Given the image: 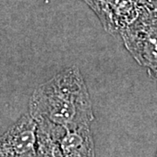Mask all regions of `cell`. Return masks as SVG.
I'll list each match as a JSON object with an SVG mask.
<instances>
[{
	"instance_id": "10",
	"label": "cell",
	"mask_w": 157,
	"mask_h": 157,
	"mask_svg": "<svg viewBox=\"0 0 157 157\" xmlns=\"http://www.w3.org/2000/svg\"><path fill=\"white\" fill-rule=\"evenodd\" d=\"M147 1H148V2H149V3H150V5H151V2H153V1H154V0H147Z\"/></svg>"
},
{
	"instance_id": "4",
	"label": "cell",
	"mask_w": 157,
	"mask_h": 157,
	"mask_svg": "<svg viewBox=\"0 0 157 157\" xmlns=\"http://www.w3.org/2000/svg\"><path fill=\"white\" fill-rule=\"evenodd\" d=\"M36 130L32 115L23 114L0 136V156H36Z\"/></svg>"
},
{
	"instance_id": "7",
	"label": "cell",
	"mask_w": 157,
	"mask_h": 157,
	"mask_svg": "<svg viewBox=\"0 0 157 157\" xmlns=\"http://www.w3.org/2000/svg\"><path fill=\"white\" fill-rule=\"evenodd\" d=\"M151 7L155 10H157V0H154L153 2H151Z\"/></svg>"
},
{
	"instance_id": "6",
	"label": "cell",
	"mask_w": 157,
	"mask_h": 157,
	"mask_svg": "<svg viewBox=\"0 0 157 157\" xmlns=\"http://www.w3.org/2000/svg\"><path fill=\"white\" fill-rule=\"evenodd\" d=\"M34 120L37 123L36 156H63L59 140L66 129L45 119Z\"/></svg>"
},
{
	"instance_id": "2",
	"label": "cell",
	"mask_w": 157,
	"mask_h": 157,
	"mask_svg": "<svg viewBox=\"0 0 157 157\" xmlns=\"http://www.w3.org/2000/svg\"><path fill=\"white\" fill-rule=\"evenodd\" d=\"M120 35L136 62L147 69L150 77L157 73V10L147 7Z\"/></svg>"
},
{
	"instance_id": "9",
	"label": "cell",
	"mask_w": 157,
	"mask_h": 157,
	"mask_svg": "<svg viewBox=\"0 0 157 157\" xmlns=\"http://www.w3.org/2000/svg\"><path fill=\"white\" fill-rule=\"evenodd\" d=\"M155 78V79L156 80V82H157V75H155V77H154V78Z\"/></svg>"
},
{
	"instance_id": "1",
	"label": "cell",
	"mask_w": 157,
	"mask_h": 157,
	"mask_svg": "<svg viewBox=\"0 0 157 157\" xmlns=\"http://www.w3.org/2000/svg\"><path fill=\"white\" fill-rule=\"evenodd\" d=\"M29 113L69 129L94 121L87 86L78 67L73 66L38 86L29 101Z\"/></svg>"
},
{
	"instance_id": "11",
	"label": "cell",
	"mask_w": 157,
	"mask_h": 157,
	"mask_svg": "<svg viewBox=\"0 0 157 157\" xmlns=\"http://www.w3.org/2000/svg\"><path fill=\"white\" fill-rule=\"evenodd\" d=\"M155 75H157V73H155V75H154V76H153V77H151V78H154V77H155Z\"/></svg>"
},
{
	"instance_id": "5",
	"label": "cell",
	"mask_w": 157,
	"mask_h": 157,
	"mask_svg": "<svg viewBox=\"0 0 157 157\" xmlns=\"http://www.w3.org/2000/svg\"><path fill=\"white\" fill-rule=\"evenodd\" d=\"M63 156H94L95 147L91 125H80L66 129L59 140Z\"/></svg>"
},
{
	"instance_id": "3",
	"label": "cell",
	"mask_w": 157,
	"mask_h": 157,
	"mask_svg": "<svg viewBox=\"0 0 157 157\" xmlns=\"http://www.w3.org/2000/svg\"><path fill=\"white\" fill-rule=\"evenodd\" d=\"M100 19L105 31L115 35L128 27L146 9L138 0H82Z\"/></svg>"
},
{
	"instance_id": "12",
	"label": "cell",
	"mask_w": 157,
	"mask_h": 157,
	"mask_svg": "<svg viewBox=\"0 0 157 157\" xmlns=\"http://www.w3.org/2000/svg\"><path fill=\"white\" fill-rule=\"evenodd\" d=\"M156 155V156H157V151H156V155Z\"/></svg>"
},
{
	"instance_id": "8",
	"label": "cell",
	"mask_w": 157,
	"mask_h": 157,
	"mask_svg": "<svg viewBox=\"0 0 157 157\" xmlns=\"http://www.w3.org/2000/svg\"><path fill=\"white\" fill-rule=\"evenodd\" d=\"M139 2H140V3H142V4H144V5H147V6H151V5H150V3L147 1V0H138Z\"/></svg>"
}]
</instances>
